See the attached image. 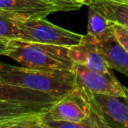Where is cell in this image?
Masks as SVG:
<instances>
[{
  "label": "cell",
  "instance_id": "1",
  "mask_svg": "<svg viewBox=\"0 0 128 128\" xmlns=\"http://www.w3.org/2000/svg\"><path fill=\"white\" fill-rule=\"evenodd\" d=\"M0 79L9 84L50 95L57 100L78 87L72 70L30 69L3 62H0Z\"/></svg>",
  "mask_w": 128,
  "mask_h": 128
},
{
  "label": "cell",
  "instance_id": "2",
  "mask_svg": "<svg viewBox=\"0 0 128 128\" xmlns=\"http://www.w3.org/2000/svg\"><path fill=\"white\" fill-rule=\"evenodd\" d=\"M6 56L30 69L72 70L74 62L69 57V47L10 39Z\"/></svg>",
  "mask_w": 128,
  "mask_h": 128
},
{
  "label": "cell",
  "instance_id": "3",
  "mask_svg": "<svg viewBox=\"0 0 128 128\" xmlns=\"http://www.w3.org/2000/svg\"><path fill=\"white\" fill-rule=\"evenodd\" d=\"M19 28V39L29 42L72 47L80 43L82 34H78L57 25L44 18L16 19Z\"/></svg>",
  "mask_w": 128,
  "mask_h": 128
},
{
  "label": "cell",
  "instance_id": "4",
  "mask_svg": "<svg viewBox=\"0 0 128 128\" xmlns=\"http://www.w3.org/2000/svg\"><path fill=\"white\" fill-rule=\"evenodd\" d=\"M72 71L75 73L77 86L86 94L125 96V86L119 82L111 70L98 72L75 63Z\"/></svg>",
  "mask_w": 128,
  "mask_h": 128
},
{
  "label": "cell",
  "instance_id": "5",
  "mask_svg": "<svg viewBox=\"0 0 128 128\" xmlns=\"http://www.w3.org/2000/svg\"><path fill=\"white\" fill-rule=\"evenodd\" d=\"M93 110L100 119L112 128H128V88L125 96L87 94Z\"/></svg>",
  "mask_w": 128,
  "mask_h": 128
},
{
  "label": "cell",
  "instance_id": "6",
  "mask_svg": "<svg viewBox=\"0 0 128 128\" xmlns=\"http://www.w3.org/2000/svg\"><path fill=\"white\" fill-rule=\"evenodd\" d=\"M92 114V104L87 94L79 87L57 100L45 115L54 120L78 122Z\"/></svg>",
  "mask_w": 128,
  "mask_h": 128
},
{
  "label": "cell",
  "instance_id": "7",
  "mask_svg": "<svg viewBox=\"0 0 128 128\" xmlns=\"http://www.w3.org/2000/svg\"><path fill=\"white\" fill-rule=\"evenodd\" d=\"M69 57L74 63L94 71L108 72L111 70L101 55L98 41L88 33L82 36L79 44L69 47Z\"/></svg>",
  "mask_w": 128,
  "mask_h": 128
},
{
  "label": "cell",
  "instance_id": "8",
  "mask_svg": "<svg viewBox=\"0 0 128 128\" xmlns=\"http://www.w3.org/2000/svg\"><path fill=\"white\" fill-rule=\"evenodd\" d=\"M0 10L6 11L18 19L45 18L61 9L47 0H0Z\"/></svg>",
  "mask_w": 128,
  "mask_h": 128
},
{
  "label": "cell",
  "instance_id": "9",
  "mask_svg": "<svg viewBox=\"0 0 128 128\" xmlns=\"http://www.w3.org/2000/svg\"><path fill=\"white\" fill-rule=\"evenodd\" d=\"M0 100L18 104L51 108L57 101L54 97L22 86L9 84L0 79Z\"/></svg>",
  "mask_w": 128,
  "mask_h": 128
},
{
  "label": "cell",
  "instance_id": "10",
  "mask_svg": "<svg viewBox=\"0 0 128 128\" xmlns=\"http://www.w3.org/2000/svg\"><path fill=\"white\" fill-rule=\"evenodd\" d=\"M98 45L109 68L128 77V51L120 44L115 35L103 42H98Z\"/></svg>",
  "mask_w": 128,
  "mask_h": 128
},
{
  "label": "cell",
  "instance_id": "11",
  "mask_svg": "<svg viewBox=\"0 0 128 128\" xmlns=\"http://www.w3.org/2000/svg\"><path fill=\"white\" fill-rule=\"evenodd\" d=\"M88 6L102 14L110 22L128 28V0H91Z\"/></svg>",
  "mask_w": 128,
  "mask_h": 128
},
{
  "label": "cell",
  "instance_id": "12",
  "mask_svg": "<svg viewBox=\"0 0 128 128\" xmlns=\"http://www.w3.org/2000/svg\"><path fill=\"white\" fill-rule=\"evenodd\" d=\"M48 110L49 108L28 106L0 100V125L22 119L38 117L46 113Z\"/></svg>",
  "mask_w": 128,
  "mask_h": 128
},
{
  "label": "cell",
  "instance_id": "13",
  "mask_svg": "<svg viewBox=\"0 0 128 128\" xmlns=\"http://www.w3.org/2000/svg\"><path fill=\"white\" fill-rule=\"evenodd\" d=\"M88 23L87 33L90 34L96 41L103 42L114 35L112 29V23L104 17L102 14L97 12L92 7L88 6Z\"/></svg>",
  "mask_w": 128,
  "mask_h": 128
},
{
  "label": "cell",
  "instance_id": "14",
  "mask_svg": "<svg viewBox=\"0 0 128 128\" xmlns=\"http://www.w3.org/2000/svg\"><path fill=\"white\" fill-rule=\"evenodd\" d=\"M41 120L48 128H101L99 125L98 115L95 113L93 108H92V114L88 118L78 122L54 120L47 117L45 113L41 115Z\"/></svg>",
  "mask_w": 128,
  "mask_h": 128
},
{
  "label": "cell",
  "instance_id": "15",
  "mask_svg": "<svg viewBox=\"0 0 128 128\" xmlns=\"http://www.w3.org/2000/svg\"><path fill=\"white\" fill-rule=\"evenodd\" d=\"M14 15L0 10V38L7 39H19V28L16 24Z\"/></svg>",
  "mask_w": 128,
  "mask_h": 128
},
{
  "label": "cell",
  "instance_id": "16",
  "mask_svg": "<svg viewBox=\"0 0 128 128\" xmlns=\"http://www.w3.org/2000/svg\"><path fill=\"white\" fill-rule=\"evenodd\" d=\"M0 128H48L41 120V116L22 119L0 125Z\"/></svg>",
  "mask_w": 128,
  "mask_h": 128
},
{
  "label": "cell",
  "instance_id": "17",
  "mask_svg": "<svg viewBox=\"0 0 128 128\" xmlns=\"http://www.w3.org/2000/svg\"><path fill=\"white\" fill-rule=\"evenodd\" d=\"M112 23V29L113 33L116 37V39L120 42V44L128 51V28L119 25L117 23Z\"/></svg>",
  "mask_w": 128,
  "mask_h": 128
},
{
  "label": "cell",
  "instance_id": "18",
  "mask_svg": "<svg viewBox=\"0 0 128 128\" xmlns=\"http://www.w3.org/2000/svg\"><path fill=\"white\" fill-rule=\"evenodd\" d=\"M52 4L58 6L61 11H74L78 10L83 6V4L78 3L74 0H47Z\"/></svg>",
  "mask_w": 128,
  "mask_h": 128
},
{
  "label": "cell",
  "instance_id": "19",
  "mask_svg": "<svg viewBox=\"0 0 128 128\" xmlns=\"http://www.w3.org/2000/svg\"><path fill=\"white\" fill-rule=\"evenodd\" d=\"M9 40L10 39H7V38H0V55H5Z\"/></svg>",
  "mask_w": 128,
  "mask_h": 128
},
{
  "label": "cell",
  "instance_id": "20",
  "mask_svg": "<svg viewBox=\"0 0 128 128\" xmlns=\"http://www.w3.org/2000/svg\"><path fill=\"white\" fill-rule=\"evenodd\" d=\"M95 113H96V112H95ZM96 114H97V113H96ZM98 119H99V125H100V127H101V128H112V127H109L108 125H106V124H105V123L100 119V117H99V116H98Z\"/></svg>",
  "mask_w": 128,
  "mask_h": 128
},
{
  "label": "cell",
  "instance_id": "21",
  "mask_svg": "<svg viewBox=\"0 0 128 128\" xmlns=\"http://www.w3.org/2000/svg\"><path fill=\"white\" fill-rule=\"evenodd\" d=\"M74 1H76V2H78V3H81V4H83V5H89L90 4V2H91V0H74Z\"/></svg>",
  "mask_w": 128,
  "mask_h": 128
}]
</instances>
